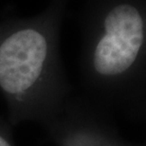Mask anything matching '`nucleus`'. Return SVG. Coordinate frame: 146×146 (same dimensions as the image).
Wrapping results in <instances>:
<instances>
[{
    "instance_id": "f257e3e1",
    "label": "nucleus",
    "mask_w": 146,
    "mask_h": 146,
    "mask_svg": "<svg viewBox=\"0 0 146 146\" xmlns=\"http://www.w3.org/2000/svg\"><path fill=\"white\" fill-rule=\"evenodd\" d=\"M66 7L54 2L33 17L0 21V93L11 126L45 125L68 103L70 86L60 54Z\"/></svg>"
},
{
    "instance_id": "f03ea898",
    "label": "nucleus",
    "mask_w": 146,
    "mask_h": 146,
    "mask_svg": "<svg viewBox=\"0 0 146 146\" xmlns=\"http://www.w3.org/2000/svg\"><path fill=\"white\" fill-rule=\"evenodd\" d=\"M81 68L86 88L106 104L141 114L144 98L146 11L141 1L86 5Z\"/></svg>"
},
{
    "instance_id": "7ed1b4c3",
    "label": "nucleus",
    "mask_w": 146,
    "mask_h": 146,
    "mask_svg": "<svg viewBox=\"0 0 146 146\" xmlns=\"http://www.w3.org/2000/svg\"><path fill=\"white\" fill-rule=\"evenodd\" d=\"M45 126L56 146H139L122 139L97 109L69 100Z\"/></svg>"
},
{
    "instance_id": "20e7f679",
    "label": "nucleus",
    "mask_w": 146,
    "mask_h": 146,
    "mask_svg": "<svg viewBox=\"0 0 146 146\" xmlns=\"http://www.w3.org/2000/svg\"><path fill=\"white\" fill-rule=\"evenodd\" d=\"M0 146H15L11 135V125L0 119Z\"/></svg>"
}]
</instances>
